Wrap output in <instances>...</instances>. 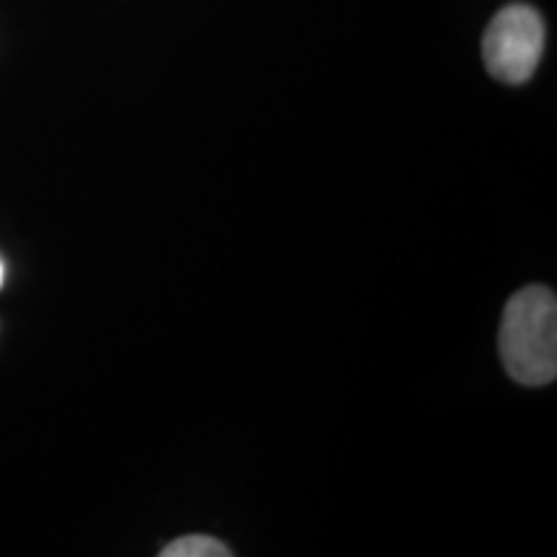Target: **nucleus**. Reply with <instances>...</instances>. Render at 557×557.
<instances>
[{
	"label": "nucleus",
	"instance_id": "f257e3e1",
	"mask_svg": "<svg viewBox=\"0 0 557 557\" xmlns=\"http://www.w3.org/2000/svg\"><path fill=\"white\" fill-rule=\"evenodd\" d=\"M498 351L519 385L542 387L557 377V299L547 287H524L508 299Z\"/></svg>",
	"mask_w": 557,
	"mask_h": 557
},
{
	"label": "nucleus",
	"instance_id": "f03ea898",
	"mask_svg": "<svg viewBox=\"0 0 557 557\" xmlns=\"http://www.w3.org/2000/svg\"><path fill=\"white\" fill-rule=\"evenodd\" d=\"M545 50V24L529 5H508L487 26L483 60L493 78L519 86L532 78Z\"/></svg>",
	"mask_w": 557,
	"mask_h": 557
},
{
	"label": "nucleus",
	"instance_id": "7ed1b4c3",
	"mask_svg": "<svg viewBox=\"0 0 557 557\" xmlns=\"http://www.w3.org/2000/svg\"><path fill=\"white\" fill-rule=\"evenodd\" d=\"M160 555L163 557H230L233 553H230L220 540L207 537V534H191V537H181L176 542H171V545Z\"/></svg>",
	"mask_w": 557,
	"mask_h": 557
},
{
	"label": "nucleus",
	"instance_id": "20e7f679",
	"mask_svg": "<svg viewBox=\"0 0 557 557\" xmlns=\"http://www.w3.org/2000/svg\"><path fill=\"white\" fill-rule=\"evenodd\" d=\"M3 276H5V269H3V263H0V284H3Z\"/></svg>",
	"mask_w": 557,
	"mask_h": 557
}]
</instances>
